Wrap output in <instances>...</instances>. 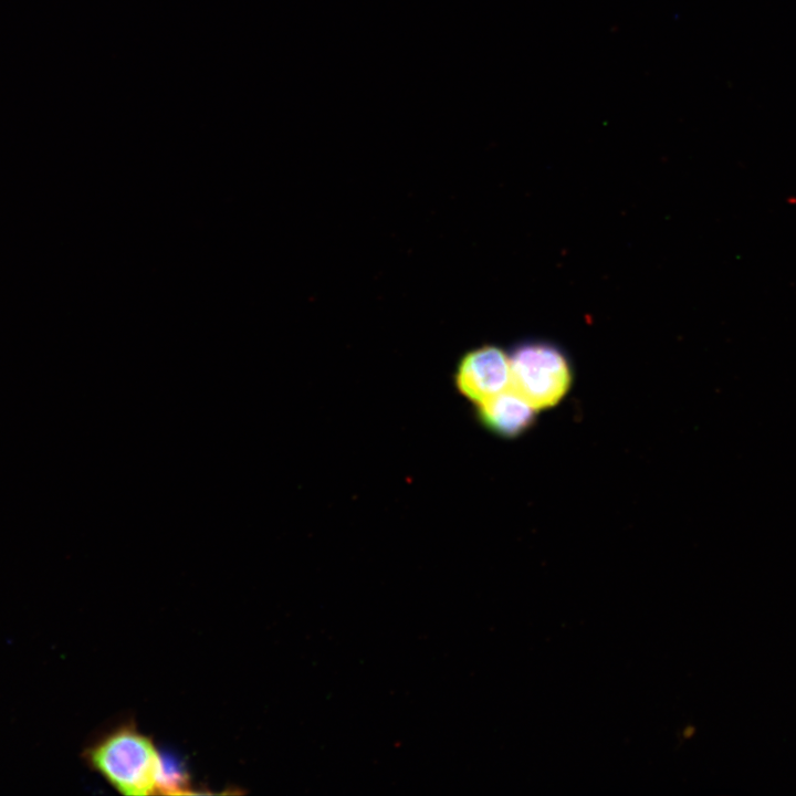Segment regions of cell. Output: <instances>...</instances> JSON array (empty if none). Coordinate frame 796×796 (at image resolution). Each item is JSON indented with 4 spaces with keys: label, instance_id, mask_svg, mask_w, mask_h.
I'll list each match as a JSON object with an SVG mask.
<instances>
[{
    "label": "cell",
    "instance_id": "obj_1",
    "mask_svg": "<svg viewBox=\"0 0 796 796\" xmlns=\"http://www.w3.org/2000/svg\"><path fill=\"white\" fill-rule=\"evenodd\" d=\"M88 767L127 796L158 794L161 753L133 721L101 734L84 751Z\"/></svg>",
    "mask_w": 796,
    "mask_h": 796
},
{
    "label": "cell",
    "instance_id": "obj_5",
    "mask_svg": "<svg viewBox=\"0 0 796 796\" xmlns=\"http://www.w3.org/2000/svg\"><path fill=\"white\" fill-rule=\"evenodd\" d=\"M189 776L184 764L176 757L161 754L158 794H192Z\"/></svg>",
    "mask_w": 796,
    "mask_h": 796
},
{
    "label": "cell",
    "instance_id": "obj_2",
    "mask_svg": "<svg viewBox=\"0 0 796 796\" xmlns=\"http://www.w3.org/2000/svg\"><path fill=\"white\" fill-rule=\"evenodd\" d=\"M510 358L511 388L536 410L557 405L568 391L573 375L566 356L547 343H526Z\"/></svg>",
    "mask_w": 796,
    "mask_h": 796
},
{
    "label": "cell",
    "instance_id": "obj_3",
    "mask_svg": "<svg viewBox=\"0 0 796 796\" xmlns=\"http://www.w3.org/2000/svg\"><path fill=\"white\" fill-rule=\"evenodd\" d=\"M454 381L461 395L481 404L511 387L510 358L496 346L475 348L461 358Z\"/></svg>",
    "mask_w": 796,
    "mask_h": 796
},
{
    "label": "cell",
    "instance_id": "obj_4",
    "mask_svg": "<svg viewBox=\"0 0 796 796\" xmlns=\"http://www.w3.org/2000/svg\"><path fill=\"white\" fill-rule=\"evenodd\" d=\"M536 409L511 387L478 404L479 421L491 432L514 438L527 430Z\"/></svg>",
    "mask_w": 796,
    "mask_h": 796
}]
</instances>
